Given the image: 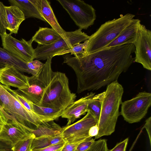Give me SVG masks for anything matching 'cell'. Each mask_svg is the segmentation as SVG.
<instances>
[{
  "mask_svg": "<svg viewBox=\"0 0 151 151\" xmlns=\"http://www.w3.org/2000/svg\"><path fill=\"white\" fill-rule=\"evenodd\" d=\"M133 44L103 49L88 54L73 57L66 55L63 63L74 70L76 78V92L94 91L118 81L134 62Z\"/></svg>",
  "mask_w": 151,
  "mask_h": 151,
  "instance_id": "cell-1",
  "label": "cell"
},
{
  "mask_svg": "<svg viewBox=\"0 0 151 151\" xmlns=\"http://www.w3.org/2000/svg\"><path fill=\"white\" fill-rule=\"evenodd\" d=\"M123 93V86L117 81L108 85L105 91L98 94L101 107L98 125L99 132L95 139L110 135L114 132L120 115L119 108Z\"/></svg>",
  "mask_w": 151,
  "mask_h": 151,
  "instance_id": "cell-2",
  "label": "cell"
},
{
  "mask_svg": "<svg viewBox=\"0 0 151 151\" xmlns=\"http://www.w3.org/2000/svg\"><path fill=\"white\" fill-rule=\"evenodd\" d=\"M76 93H72L66 74L54 72L49 86L39 106L64 110L75 101Z\"/></svg>",
  "mask_w": 151,
  "mask_h": 151,
  "instance_id": "cell-3",
  "label": "cell"
},
{
  "mask_svg": "<svg viewBox=\"0 0 151 151\" xmlns=\"http://www.w3.org/2000/svg\"><path fill=\"white\" fill-rule=\"evenodd\" d=\"M135 16L133 14L128 13L101 24L96 32L89 36L85 54L104 48L119 35Z\"/></svg>",
  "mask_w": 151,
  "mask_h": 151,
  "instance_id": "cell-4",
  "label": "cell"
},
{
  "mask_svg": "<svg viewBox=\"0 0 151 151\" xmlns=\"http://www.w3.org/2000/svg\"><path fill=\"white\" fill-rule=\"evenodd\" d=\"M52 58L47 59L37 75L28 77L27 87L17 90L33 104L38 106L43 99L53 76L54 72L51 67Z\"/></svg>",
  "mask_w": 151,
  "mask_h": 151,
  "instance_id": "cell-5",
  "label": "cell"
},
{
  "mask_svg": "<svg viewBox=\"0 0 151 151\" xmlns=\"http://www.w3.org/2000/svg\"><path fill=\"white\" fill-rule=\"evenodd\" d=\"M89 36L78 29L73 31L66 32L65 35L51 44L38 45L35 49V59L40 60H47L52 58L63 51L73 47L76 45L88 40Z\"/></svg>",
  "mask_w": 151,
  "mask_h": 151,
  "instance_id": "cell-6",
  "label": "cell"
},
{
  "mask_svg": "<svg viewBox=\"0 0 151 151\" xmlns=\"http://www.w3.org/2000/svg\"><path fill=\"white\" fill-rule=\"evenodd\" d=\"M79 29H87L96 18V11L91 5L81 0H57Z\"/></svg>",
  "mask_w": 151,
  "mask_h": 151,
  "instance_id": "cell-7",
  "label": "cell"
},
{
  "mask_svg": "<svg viewBox=\"0 0 151 151\" xmlns=\"http://www.w3.org/2000/svg\"><path fill=\"white\" fill-rule=\"evenodd\" d=\"M120 112L129 123L139 122L147 114L151 105V93L139 92L133 98L122 102Z\"/></svg>",
  "mask_w": 151,
  "mask_h": 151,
  "instance_id": "cell-8",
  "label": "cell"
},
{
  "mask_svg": "<svg viewBox=\"0 0 151 151\" xmlns=\"http://www.w3.org/2000/svg\"><path fill=\"white\" fill-rule=\"evenodd\" d=\"M98 122L88 111L83 118L71 124L62 128L60 134L66 143L80 142L92 138L88 132Z\"/></svg>",
  "mask_w": 151,
  "mask_h": 151,
  "instance_id": "cell-9",
  "label": "cell"
},
{
  "mask_svg": "<svg viewBox=\"0 0 151 151\" xmlns=\"http://www.w3.org/2000/svg\"><path fill=\"white\" fill-rule=\"evenodd\" d=\"M12 34L6 32L1 37L3 48L26 63L34 60L35 51L32 39L28 41L23 38L19 40L13 37Z\"/></svg>",
  "mask_w": 151,
  "mask_h": 151,
  "instance_id": "cell-10",
  "label": "cell"
},
{
  "mask_svg": "<svg viewBox=\"0 0 151 151\" xmlns=\"http://www.w3.org/2000/svg\"><path fill=\"white\" fill-rule=\"evenodd\" d=\"M135 47L134 62L141 64L143 68L151 70V31L141 24L139 26Z\"/></svg>",
  "mask_w": 151,
  "mask_h": 151,
  "instance_id": "cell-11",
  "label": "cell"
},
{
  "mask_svg": "<svg viewBox=\"0 0 151 151\" xmlns=\"http://www.w3.org/2000/svg\"><path fill=\"white\" fill-rule=\"evenodd\" d=\"M9 91L12 102L14 113L13 117L22 126L35 129L44 121H46L36 114L29 111L12 93Z\"/></svg>",
  "mask_w": 151,
  "mask_h": 151,
  "instance_id": "cell-12",
  "label": "cell"
},
{
  "mask_svg": "<svg viewBox=\"0 0 151 151\" xmlns=\"http://www.w3.org/2000/svg\"><path fill=\"white\" fill-rule=\"evenodd\" d=\"M33 136V134L23 127L12 116L3 125L0 132V139L13 146L19 141Z\"/></svg>",
  "mask_w": 151,
  "mask_h": 151,
  "instance_id": "cell-13",
  "label": "cell"
},
{
  "mask_svg": "<svg viewBox=\"0 0 151 151\" xmlns=\"http://www.w3.org/2000/svg\"><path fill=\"white\" fill-rule=\"evenodd\" d=\"M0 83L18 89L28 85V76L22 74L13 65H7L0 68Z\"/></svg>",
  "mask_w": 151,
  "mask_h": 151,
  "instance_id": "cell-14",
  "label": "cell"
},
{
  "mask_svg": "<svg viewBox=\"0 0 151 151\" xmlns=\"http://www.w3.org/2000/svg\"><path fill=\"white\" fill-rule=\"evenodd\" d=\"M95 94V93L91 92L74 102L63 111L61 116L68 119L66 125L70 124L81 116L87 112L88 104Z\"/></svg>",
  "mask_w": 151,
  "mask_h": 151,
  "instance_id": "cell-15",
  "label": "cell"
},
{
  "mask_svg": "<svg viewBox=\"0 0 151 151\" xmlns=\"http://www.w3.org/2000/svg\"><path fill=\"white\" fill-rule=\"evenodd\" d=\"M141 24L139 19H133L119 35L104 48L126 44L134 45L137 39Z\"/></svg>",
  "mask_w": 151,
  "mask_h": 151,
  "instance_id": "cell-16",
  "label": "cell"
},
{
  "mask_svg": "<svg viewBox=\"0 0 151 151\" xmlns=\"http://www.w3.org/2000/svg\"><path fill=\"white\" fill-rule=\"evenodd\" d=\"M38 7L43 18L61 36L65 35L66 31L59 24L50 5L47 0H38Z\"/></svg>",
  "mask_w": 151,
  "mask_h": 151,
  "instance_id": "cell-17",
  "label": "cell"
},
{
  "mask_svg": "<svg viewBox=\"0 0 151 151\" xmlns=\"http://www.w3.org/2000/svg\"><path fill=\"white\" fill-rule=\"evenodd\" d=\"M6 29L11 33L17 34L20 25L26 19L23 12L17 6L10 5L5 6Z\"/></svg>",
  "mask_w": 151,
  "mask_h": 151,
  "instance_id": "cell-18",
  "label": "cell"
},
{
  "mask_svg": "<svg viewBox=\"0 0 151 151\" xmlns=\"http://www.w3.org/2000/svg\"><path fill=\"white\" fill-rule=\"evenodd\" d=\"M11 5L17 6L25 18L33 17L46 22L42 16L38 7V0H9Z\"/></svg>",
  "mask_w": 151,
  "mask_h": 151,
  "instance_id": "cell-19",
  "label": "cell"
},
{
  "mask_svg": "<svg viewBox=\"0 0 151 151\" xmlns=\"http://www.w3.org/2000/svg\"><path fill=\"white\" fill-rule=\"evenodd\" d=\"M62 37L52 28L40 27L32 39L40 45H47L56 42Z\"/></svg>",
  "mask_w": 151,
  "mask_h": 151,
  "instance_id": "cell-20",
  "label": "cell"
},
{
  "mask_svg": "<svg viewBox=\"0 0 151 151\" xmlns=\"http://www.w3.org/2000/svg\"><path fill=\"white\" fill-rule=\"evenodd\" d=\"M26 129L33 134L35 138L54 136L60 134L62 128L53 120L44 121L35 129Z\"/></svg>",
  "mask_w": 151,
  "mask_h": 151,
  "instance_id": "cell-21",
  "label": "cell"
},
{
  "mask_svg": "<svg viewBox=\"0 0 151 151\" xmlns=\"http://www.w3.org/2000/svg\"><path fill=\"white\" fill-rule=\"evenodd\" d=\"M26 63L17 56L0 47V66L1 68L7 65L14 66L20 72L29 74Z\"/></svg>",
  "mask_w": 151,
  "mask_h": 151,
  "instance_id": "cell-22",
  "label": "cell"
},
{
  "mask_svg": "<svg viewBox=\"0 0 151 151\" xmlns=\"http://www.w3.org/2000/svg\"><path fill=\"white\" fill-rule=\"evenodd\" d=\"M35 112L44 120H54L61 116L62 110L57 108L44 107L33 104Z\"/></svg>",
  "mask_w": 151,
  "mask_h": 151,
  "instance_id": "cell-23",
  "label": "cell"
},
{
  "mask_svg": "<svg viewBox=\"0 0 151 151\" xmlns=\"http://www.w3.org/2000/svg\"><path fill=\"white\" fill-rule=\"evenodd\" d=\"M64 142L61 134L34 139L31 149L42 148Z\"/></svg>",
  "mask_w": 151,
  "mask_h": 151,
  "instance_id": "cell-24",
  "label": "cell"
},
{
  "mask_svg": "<svg viewBox=\"0 0 151 151\" xmlns=\"http://www.w3.org/2000/svg\"><path fill=\"white\" fill-rule=\"evenodd\" d=\"M9 93L5 86L0 83V101L2 103V106L7 114L13 116L14 113Z\"/></svg>",
  "mask_w": 151,
  "mask_h": 151,
  "instance_id": "cell-25",
  "label": "cell"
},
{
  "mask_svg": "<svg viewBox=\"0 0 151 151\" xmlns=\"http://www.w3.org/2000/svg\"><path fill=\"white\" fill-rule=\"evenodd\" d=\"M101 107V102L98 94L94 95L88 104V111H89L98 122Z\"/></svg>",
  "mask_w": 151,
  "mask_h": 151,
  "instance_id": "cell-26",
  "label": "cell"
},
{
  "mask_svg": "<svg viewBox=\"0 0 151 151\" xmlns=\"http://www.w3.org/2000/svg\"><path fill=\"white\" fill-rule=\"evenodd\" d=\"M88 43L87 40L83 43L77 44L71 48L60 52L57 55H64L69 53H70V55H74V56L80 55H85Z\"/></svg>",
  "mask_w": 151,
  "mask_h": 151,
  "instance_id": "cell-27",
  "label": "cell"
},
{
  "mask_svg": "<svg viewBox=\"0 0 151 151\" xmlns=\"http://www.w3.org/2000/svg\"><path fill=\"white\" fill-rule=\"evenodd\" d=\"M5 86L6 89L12 93L27 109L31 112L35 113L34 109L33 103L32 102L22 94L18 93L16 91L11 89L9 86Z\"/></svg>",
  "mask_w": 151,
  "mask_h": 151,
  "instance_id": "cell-28",
  "label": "cell"
},
{
  "mask_svg": "<svg viewBox=\"0 0 151 151\" xmlns=\"http://www.w3.org/2000/svg\"><path fill=\"white\" fill-rule=\"evenodd\" d=\"M35 138L33 136L19 141L13 146L12 151H30Z\"/></svg>",
  "mask_w": 151,
  "mask_h": 151,
  "instance_id": "cell-29",
  "label": "cell"
},
{
  "mask_svg": "<svg viewBox=\"0 0 151 151\" xmlns=\"http://www.w3.org/2000/svg\"><path fill=\"white\" fill-rule=\"evenodd\" d=\"M44 65L37 60H33L26 63V66L29 70V74L32 76L37 75L43 68Z\"/></svg>",
  "mask_w": 151,
  "mask_h": 151,
  "instance_id": "cell-30",
  "label": "cell"
},
{
  "mask_svg": "<svg viewBox=\"0 0 151 151\" xmlns=\"http://www.w3.org/2000/svg\"><path fill=\"white\" fill-rule=\"evenodd\" d=\"M5 6L0 1V36L6 32V19Z\"/></svg>",
  "mask_w": 151,
  "mask_h": 151,
  "instance_id": "cell-31",
  "label": "cell"
},
{
  "mask_svg": "<svg viewBox=\"0 0 151 151\" xmlns=\"http://www.w3.org/2000/svg\"><path fill=\"white\" fill-rule=\"evenodd\" d=\"M107 140L104 139L95 141L86 151H108Z\"/></svg>",
  "mask_w": 151,
  "mask_h": 151,
  "instance_id": "cell-32",
  "label": "cell"
},
{
  "mask_svg": "<svg viewBox=\"0 0 151 151\" xmlns=\"http://www.w3.org/2000/svg\"><path fill=\"white\" fill-rule=\"evenodd\" d=\"M95 141L92 138L80 142L77 146L75 151H86Z\"/></svg>",
  "mask_w": 151,
  "mask_h": 151,
  "instance_id": "cell-33",
  "label": "cell"
},
{
  "mask_svg": "<svg viewBox=\"0 0 151 151\" xmlns=\"http://www.w3.org/2000/svg\"><path fill=\"white\" fill-rule=\"evenodd\" d=\"M65 143V142L64 141L42 148L31 149L30 151H61Z\"/></svg>",
  "mask_w": 151,
  "mask_h": 151,
  "instance_id": "cell-34",
  "label": "cell"
},
{
  "mask_svg": "<svg viewBox=\"0 0 151 151\" xmlns=\"http://www.w3.org/2000/svg\"><path fill=\"white\" fill-rule=\"evenodd\" d=\"M128 141V138H127L117 143L113 148L108 151H126Z\"/></svg>",
  "mask_w": 151,
  "mask_h": 151,
  "instance_id": "cell-35",
  "label": "cell"
},
{
  "mask_svg": "<svg viewBox=\"0 0 151 151\" xmlns=\"http://www.w3.org/2000/svg\"><path fill=\"white\" fill-rule=\"evenodd\" d=\"M13 147L8 142L0 139V151H12Z\"/></svg>",
  "mask_w": 151,
  "mask_h": 151,
  "instance_id": "cell-36",
  "label": "cell"
},
{
  "mask_svg": "<svg viewBox=\"0 0 151 151\" xmlns=\"http://www.w3.org/2000/svg\"><path fill=\"white\" fill-rule=\"evenodd\" d=\"M80 142L71 143H66L65 142L61 151H75L77 146Z\"/></svg>",
  "mask_w": 151,
  "mask_h": 151,
  "instance_id": "cell-37",
  "label": "cell"
},
{
  "mask_svg": "<svg viewBox=\"0 0 151 151\" xmlns=\"http://www.w3.org/2000/svg\"><path fill=\"white\" fill-rule=\"evenodd\" d=\"M145 128L147 133L150 140V145L151 143V117L148 118L145 121V123L143 127Z\"/></svg>",
  "mask_w": 151,
  "mask_h": 151,
  "instance_id": "cell-38",
  "label": "cell"
},
{
  "mask_svg": "<svg viewBox=\"0 0 151 151\" xmlns=\"http://www.w3.org/2000/svg\"><path fill=\"white\" fill-rule=\"evenodd\" d=\"M99 127L98 124H96L92 127L90 129L88 134L89 136L91 137L96 136L98 134L99 132Z\"/></svg>",
  "mask_w": 151,
  "mask_h": 151,
  "instance_id": "cell-39",
  "label": "cell"
},
{
  "mask_svg": "<svg viewBox=\"0 0 151 151\" xmlns=\"http://www.w3.org/2000/svg\"><path fill=\"white\" fill-rule=\"evenodd\" d=\"M6 122V119L2 112L0 111V124H4Z\"/></svg>",
  "mask_w": 151,
  "mask_h": 151,
  "instance_id": "cell-40",
  "label": "cell"
},
{
  "mask_svg": "<svg viewBox=\"0 0 151 151\" xmlns=\"http://www.w3.org/2000/svg\"><path fill=\"white\" fill-rule=\"evenodd\" d=\"M0 111H1L2 113H3V114L4 115L6 119H7L9 117V115L8 114H7L5 111L4 110L1 106L0 105Z\"/></svg>",
  "mask_w": 151,
  "mask_h": 151,
  "instance_id": "cell-41",
  "label": "cell"
},
{
  "mask_svg": "<svg viewBox=\"0 0 151 151\" xmlns=\"http://www.w3.org/2000/svg\"><path fill=\"white\" fill-rule=\"evenodd\" d=\"M3 124H0V132L2 129V125Z\"/></svg>",
  "mask_w": 151,
  "mask_h": 151,
  "instance_id": "cell-42",
  "label": "cell"
},
{
  "mask_svg": "<svg viewBox=\"0 0 151 151\" xmlns=\"http://www.w3.org/2000/svg\"></svg>",
  "mask_w": 151,
  "mask_h": 151,
  "instance_id": "cell-43",
  "label": "cell"
}]
</instances>
